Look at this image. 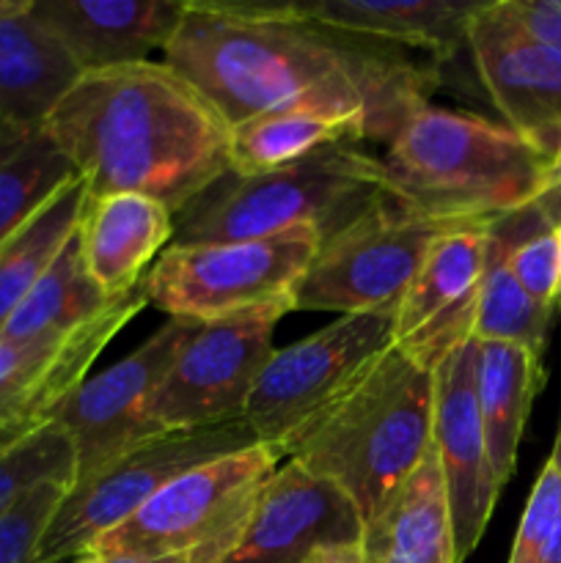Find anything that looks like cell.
Segmentation results:
<instances>
[{"mask_svg":"<svg viewBox=\"0 0 561 563\" xmlns=\"http://www.w3.org/2000/svg\"><path fill=\"white\" fill-rule=\"evenodd\" d=\"M163 55L229 126L306 110L361 119L374 143H391L438 86L435 69L314 25L295 3L185 0Z\"/></svg>","mask_w":561,"mask_h":563,"instance_id":"6da1fadb","label":"cell"},{"mask_svg":"<svg viewBox=\"0 0 561 563\" xmlns=\"http://www.w3.org/2000/svg\"><path fill=\"white\" fill-rule=\"evenodd\" d=\"M88 198L138 192L185 212L229 174L223 115L168 64L86 71L44 119Z\"/></svg>","mask_w":561,"mask_h":563,"instance_id":"7a4b0ae2","label":"cell"},{"mask_svg":"<svg viewBox=\"0 0 561 563\" xmlns=\"http://www.w3.org/2000/svg\"><path fill=\"white\" fill-rule=\"evenodd\" d=\"M394 201L418 214L493 225L531 209L556 174L506 124L424 104L399 126L383 159Z\"/></svg>","mask_w":561,"mask_h":563,"instance_id":"3957f363","label":"cell"},{"mask_svg":"<svg viewBox=\"0 0 561 563\" xmlns=\"http://www.w3.org/2000/svg\"><path fill=\"white\" fill-rule=\"evenodd\" d=\"M432 407L435 372L394 344L286 445L284 456L336 484L366 522L427 456Z\"/></svg>","mask_w":561,"mask_h":563,"instance_id":"277c9868","label":"cell"},{"mask_svg":"<svg viewBox=\"0 0 561 563\" xmlns=\"http://www.w3.org/2000/svg\"><path fill=\"white\" fill-rule=\"evenodd\" d=\"M383 196V159L339 143L270 174H226L176 214L170 245L262 240L295 225H314L324 240Z\"/></svg>","mask_w":561,"mask_h":563,"instance_id":"5b68a950","label":"cell"},{"mask_svg":"<svg viewBox=\"0 0 561 563\" xmlns=\"http://www.w3.org/2000/svg\"><path fill=\"white\" fill-rule=\"evenodd\" d=\"M278 462L280 456L262 443L204 462L174 478L113 531L102 533L88 553L223 563L240 544Z\"/></svg>","mask_w":561,"mask_h":563,"instance_id":"8992f818","label":"cell"},{"mask_svg":"<svg viewBox=\"0 0 561 563\" xmlns=\"http://www.w3.org/2000/svg\"><path fill=\"white\" fill-rule=\"evenodd\" d=\"M319 242V229L295 225L262 240L168 245L143 278L146 300L170 319L198 324L292 300Z\"/></svg>","mask_w":561,"mask_h":563,"instance_id":"52a82bcc","label":"cell"},{"mask_svg":"<svg viewBox=\"0 0 561 563\" xmlns=\"http://www.w3.org/2000/svg\"><path fill=\"white\" fill-rule=\"evenodd\" d=\"M253 443L258 440L245 418L187 432H160L141 440L66 489L38 544V561L66 563L80 559L102 533L121 526L182 473Z\"/></svg>","mask_w":561,"mask_h":563,"instance_id":"ba28073f","label":"cell"},{"mask_svg":"<svg viewBox=\"0 0 561 563\" xmlns=\"http://www.w3.org/2000/svg\"><path fill=\"white\" fill-rule=\"evenodd\" d=\"M460 225L402 207L391 196L319 242L302 278L292 289L295 311L369 313L396 308L429 247Z\"/></svg>","mask_w":561,"mask_h":563,"instance_id":"9c48e42d","label":"cell"},{"mask_svg":"<svg viewBox=\"0 0 561 563\" xmlns=\"http://www.w3.org/2000/svg\"><path fill=\"white\" fill-rule=\"evenodd\" d=\"M394 311L346 313L275 350L245 405V423L278 456L328 407L350 394L394 346Z\"/></svg>","mask_w":561,"mask_h":563,"instance_id":"30bf717a","label":"cell"},{"mask_svg":"<svg viewBox=\"0 0 561 563\" xmlns=\"http://www.w3.org/2000/svg\"><path fill=\"white\" fill-rule=\"evenodd\" d=\"M289 311L292 300H278L196 324L148 401V429L187 432L245 418L248 396L275 352V324Z\"/></svg>","mask_w":561,"mask_h":563,"instance_id":"8fae6325","label":"cell"},{"mask_svg":"<svg viewBox=\"0 0 561 563\" xmlns=\"http://www.w3.org/2000/svg\"><path fill=\"white\" fill-rule=\"evenodd\" d=\"M196 324L168 319L132 355L121 357L102 374L86 377V383L61 401L50 423L64 429L75 445V482H82L121 451L152 438L154 432L146 421L148 401Z\"/></svg>","mask_w":561,"mask_h":563,"instance_id":"7c38bea8","label":"cell"},{"mask_svg":"<svg viewBox=\"0 0 561 563\" xmlns=\"http://www.w3.org/2000/svg\"><path fill=\"white\" fill-rule=\"evenodd\" d=\"M479 80L504 124L561 174V49L528 38L501 0H484L468 25Z\"/></svg>","mask_w":561,"mask_h":563,"instance_id":"4fadbf2b","label":"cell"},{"mask_svg":"<svg viewBox=\"0 0 561 563\" xmlns=\"http://www.w3.org/2000/svg\"><path fill=\"white\" fill-rule=\"evenodd\" d=\"M493 225H460L429 247L394 311V344L432 368L473 339Z\"/></svg>","mask_w":561,"mask_h":563,"instance_id":"5bb4252c","label":"cell"},{"mask_svg":"<svg viewBox=\"0 0 561 563\" xmlns=\"http://www.w3.org/2000/svg\"><path fill=\"white\" fill-rule=\"evenodd\" d=\"M473 374V339L435 366L432 445L449 495L457 563H465L468 555L479 548L501 495L490 465Z\"/></svg>","mask_w":561,"mask_h":563,"instance_id":"9a60e30c","label":"cell"},{"mask_svg":"<svg viewBox=\"0 0 561 563\" xmlns=\"http://www.w3.org/2000/svg\"><path fill=\"white\" fill-rule=\"evenodd\" d=\"M146 306V280H141L102 317L64 339H0V423L22 429L44 427L61 401L86 383V374L105 346Z\"/></svg>","mask_w":561,"mask_h":563,"instance_id":"2e32d148","label":"cell"},{"mask_svg":"<svg viewBox=\"0 0 561 563\" xmlns=\"http://www.w3.org/2000/svg\"><path fill=\"white\" fill-rule=\"evenodd\" d=\"M361 533L358 506L289 460L262 489L240 544L223 563H300L322 544L358 542Z\"/></svg>","mask_w":561,"mask_h":563,"instance_id":"e0dca14e","label":"cell"},{"mask_svg":"<svg viewBox=\"0 0 561 563\" xmlns=\"http://www.w3.org/2000/svg\"><path fill=\"white\" fill-rule=\"evenodd\" d=\"M182 14L185 0H33V16L82 75L148 60L174 38Z\"/></svg>","mask_w":561,"mask_h":563,"instance_id":"ac0fdd59","label":"cell"},{"mask_svg":"<svg viewBox=\"0 0 561 563\" xmlns=\"http://www.w3.org/2000/svg\"><path fill=\"white\" fill-rule=\"evenodd\" d=\"M174 240V212L138 192L88 198L77 223L82 264L108 297L135 289L146 264Z\"/></svg>","mask_w":561,"mask_h":563,"instance_id":"d6986e66","label":"cell"},{"mask_svg":"<svg viewBox=\"0 0 561 563\" xmlns=\"http://www.w3.org/2000/svg\"><path fill=\"white\" fill-rule=\"evenodd\" d=\"M484 0H311L295 3L308 22L385 47L427 49L449 60L468 47V25Z\"/></svg>","mask_w":561,"mask_h":563,"instance_id":"ffe728a7","label":"cell"},{"mask_svg":"<svg viewBox=\"0 0 561 563\" xmlns=\"http://www.w3.org/2000/svg\"><path fill=\"white\" fill-rule=\"evenodd\" d=\"M361 542L372 563H457L449 495L435 445L363 522Z\"/></svg>","mask_w":561,"mask_h":563,"instance_id":"44dd1931","label":"cell"},{"mask_svg":"<svg viewBox=\"0 0 561 563\" xmlns=\"http://www.w3.org/2000/svg\"><path fill=\"white\" fill-rule=\"evenodd\" d=\"M476 346V399L487 438L490 465L504 489L517 467L522 429L531 416L534 399L544 385L542 355L515 344L473 341Z\"/></svg>","mask_w":561,"mask_h":563,"instance_id":"7402d4cb","label":"cell"},{"mask_svg":"<svg viewBox=\"0 0 561 563\" xmlns=\"http://www.w3.org/2000/svg\"><path fill=\"white\" fill-rule=\"evenodd\" d=\"M82 71L31 9L0 20V119L44 124Z\"/></svg>","mask_w":561,"mask_h":563,"instance_id":"603a6c76","label":"cell"},{"mask_svg":"<svg viewBox=\"0 0 561 563\" xmlns=\"http://www.w3.org/2000/svg\"><path fill=\"white\" fill-rule=\"evenodd\" d=\"M366 141V124L350 115L289 110L240 121L229 132V174L258 176L286 168L339 143Z\"/></svg>","mask_w":561,"mask_h":563,"instance_id":"cb8c5ba5","label":"cell"},{"mask_svg":"<svg viewBox=\"0 0 561 563\" xmlns=\"http://www.w3.org/2000/svg\"><path fill=\"white\" fill-rule=\"evenodd\" d=\"M116 300L119 297L105 295L88 275L75 231L31 295L11 313L6 328L0 330V339H64L102 317Z\"/></svg>","mask_w":561,"mask_h":563,"instance_id":"d4e9b609","label":"cell"},{"mask_svg":"<svg viewBox=\"0 0 561 563\" xmlns=\"http://www.w3.org/2000/svg\"><path fill=\"white\" fill-rule=\"evenodd\" d=\"M77 170L44 124L0 119V242L64 190Z\"/></svg>","mask_w":561,"mask_h":563,"instance_id":"484cf974","label":"cell"},{"mask_svg":"<svg viewBox=\"0 0 561 563\" xmlns=\"http://www.w3.org/2000/svg\"><path fill=\"white\" fill-rule=\"evenodd\" d=\"M86 201V181L77 176L0 242V330L75 236Z\"/></svg>","mask_w":561,"mask_h":563,"instance_id":"4316f807","label":"cell"},{"mask_svg":"<svg viewBox=\"0 0 561 563\" xmlns=\"http://www.w3.org/2000/svg\"><path fill=\"white\" fill-rule=\"evenodd\" d=\"M506 245H509V236H506V225L501 220L493 229L487 269H484L482 289H479L473 341H498V344L526 346V350L542 355L559 311L539 306L517 284L509 262H506Z\"/></svg>","mask_w":561,"mask_h":563,"instance_id":"83f0119b","label":"cell"},{"mask_svg":"<svg viewBox=\"0 0 561 563\" xmlns=\"http://www.w3.org/2000/svg\"><path fill=\"white\" fill-rule=\"evenodd\" d=\"M42 484H75V445L50 421L0 456V520Z\"/></svg>","mask_w":561,"mask_h":563,"instance_id":"f1b7e54d","label":"cell"},{"mask_svg":"<svg viewBox=\"0 0 561 563\" xmlns=\"http://www.w3.org/2000/svg\"><path fill=\"white\" fill-rule=\"evenodd\" d=\"M506 262L517 284L550 311H561V223L526 209L504 220Z\"/></svg>","mask_w":561,"mask_h":563,"instance_id":"f546056e","label":"cell"},{"mask_svg":"<svg viewBox=\"0 0 561 563\" xmlns=\"http://www.w3.org/2000/svg\"><path fill=\"white\" fill-rule=\"evenodd\" d=\"M66 489L64 484H42L0 520V563H42L38 544Z\"/></svg>","mask_w":561,"mask_h":563,"instance_id":"4dcf8cb0","label":"cell"},{"mask_svg":"<svg viewBox=\"0 0 561 563\" xmlns=\"http://www.w3.org/2000/svg\"><path fill=\"white\" fill-rule=\"evenodd\" d=\"M561 515V471L556 462H544L537 484H534L528 504L522 509L515 542H512L509 563H537L553 533Z\"/></svg>","mask_w":561,"mask_h":563,"instance_id":"1f68e13d","label":"cell"},{"mask_svg":"<svg viewBox=\"0 0 561 563\" xmlns=\"http://www.w3.org/2000/svg\"><path fill=\"white\" fill-rule=\"evenodd\" d=\"M501 5L528 38L561 49V0H501Z\"/></svg>","mask_w":561,"mask_h":563,"instance_id":"d6a6232c","label":"cell"},{"mask_svg":"<svg viewBox=\"0 0 561 563\" xmlns=\"http://www.w3.org/2000/svg\"><path fill=\"white\" fill-rule=\"evenodd\" d=\"M300 563H372L363 542H339V544H322V548L311 550Z\"/></svg>","mask_w":561,"mask_h":563,"instance_id":"836d02e7","label":"cell"},{"mask_svg":"<svg viewBox=\"0 0 561 563\" xmlns=\"http://www.w3.org/2000/svg\"><path fill=\"white\" fill-rule=\"evenodd\" d=\"M534 209H537L544 220L561 223V174L556 176L553 185H550V190L544 192L537 203H534Z\"/></svg>","mask_w":561,"mask_h":563,"instance_id":"e575fe53","label":"cell"},{"mask_svg":"<svg viewBox=\"0 0 561 563\" xmlns=\"http://www.w3.org/2000/svg\"><path fill=\"white\" fill-rule=\"evenodd\" d=\"M537 563H561V515H559V522H556L553 533H550L548 544H544L542 555H539Z\"/></svg>","mask_w":561,"mask_h":563,"instance_id":"d590c367","label":"cell"},{"mask_svg":"<svg viewBox=\"0 0 561 563\" xmlns=\"http://www.w3.org/2000/svg\"><path fill=\"white\" fill-rule=\"evenodd\" d=\"M72 563H182L174 559H116V555H80Z\"/></svg>","mask_w":561,"mask_h":563,"instance_id":"8d00e7d4","label":"cell"},{"mask_svg":"<svg viewBox=\"0 0 561 563\" xmlns=\"http://www.w3.org/2000/svg\"><path fill=\"white\" fill-rule=\"evenodd\" d=\"M33 429H22V427H3V423H0V456L6 454V451L11 449V445H16L20 443L22 438H28V434H31Z\"/></svg>","mask_w":561,"mask_h":563,"instance_id":"74e56055","label":"cell"},{"mask_svg":"<svg viewBox=\"0 0 561 563\" xmlns=\"http://www.w3.org/2000/svg\"><path fill=\"white\" fill-rule=\"evenodd\" d=\"M33 0H0V20H6V16H14V14H22V11L31 9Z\"/></svg>","mask_w":561,"mask_h":563,"instance_id":"f35d334b","label":"cell"},{"mask_svg":"<svg viewBox=\"0 0 561 563\" xmlns=\"http://www.w3.org/2000/svg\"><path fill=\"white\" fill-rule=\"evenodd\" d=\"M550 462H556V467L561 471V423H559V434H556V445H553V454H550Z\"/></svg>","mask_w":561,"mask_h":563,"instance_id":"ab89813d","label":"cell"}]
</instances>
